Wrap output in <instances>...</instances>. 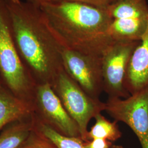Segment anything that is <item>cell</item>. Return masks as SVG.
<instances>
[{
	"instance_id": "obj_1",
	"label": "cell",
	"mask_w": 148,
	"mask_h": 148,
	"mask_svg": "<svg viewBox=\"0 0 148 148\" xmlns=\"http://www.w3.org/2000/svg\"><path fill=\"white\" fill-rule=\"evenodd\" d=\"M11 30L21 60L36 85H52L64 69V46L49 27L40 7L5 0Z\"/></svg>"
},
{
	"instance_id": "obj_15",
	"label": "cell",
	"mask_w": 148,
	"mask_h": 148,
	"mask_svg": "<svg viewBox=\"0 0 148 148\" xmlns=\"http://www.w3.org/2000/svg\"><path fill=\"white\" fill-rule=\"evenodd\" d=\"M35 116V125L37 129L53 142L58 148H85V141L81 138L64 136L54 131ZM110 148H124L122 145L113 144Z\"/></svg>"
},
{
	"instance_id": "obj_10",
	"label": "cell",
	"mask_w": 148,
	"mask_h": 148,
	"mask_svg": "<svg viewBox=\"0 0 148 148\" xmlns=\"http://www.w3.org/2000/svg\"><path fill=\"white\" fill-rule=\"evenodd\" d=\"M35 114L33 103L18 97L5 85H0V131L13 122Z\"/></svg>"
},
{
	"instance_id": "obj_17",
	"label": "cell",
	"mask_w": 148,
	"mask_h": 148,
	"mask_svg": "<svg viewBox=\"0 0 148 148\" xmlns=\"http://www.w3.org/2000/svg\"><path fill=\"white\" fill-rule=\"evenodd\" d=\"M70 2L83 3L98 8H106L111 3L110 0H48L47 2Z\"/></svg>"
},
{
	"instance_id": "obj_12",
	"label": "cell",
	"mask_w": 148,
	"mask_h": 148,
	"mask_svg": "<svg viewBox=\"0 0 148 148\" xmlns=\"http://www.w3.org/2000/svg\"><path fill=\"white\" fill-rule=\"evenodd\" d=\"M34 126V114L10 124L0 132V148H19L27 140Z\"/></svg>"
},
{
	"instance_id": "obj_4",
	"label": "cell",
	"mask_w": 148,
	"mask_h": 148,
	"mask_svg": "<svg viewBox=\"0 0 148 148\" xmlns=\"http://www.w3.org/2000/svg\"><path fill=\"white\" fill-rule=\"evenodd\" d=\"M51 86L65 110L79 128L81 138L87 142L88 125L90 120L106 110V103L87 95L64 69Z\"/></svg>"
},
{
	"instance_id": "obj_18",
	"label": "cell",
	"mask_w": 148,
	"mask_h": 148,
	"mask_svg": "<svg viewBox=\"0 0 148 148\" xmlns=\"http://www.w3.org/2000/svg\"><path fill=\"white\" fill-rule=\"evenodd\" d=\"M112 143L101 138H95L88 142H85V148H110Z\"/></svg>"
},
{
	"instance_id": "obj_21",
	"label": "cell",
	"mask_w": 148,
	"mask_h": 148,
	"mask_svg": "<svg viewBox=\"0 0 148 148\" xmlns=\"http://www.w3.org/2000/svg\"><path fill=\"white\" fill-rule=\"evenodd\" d=\"M0 79H1V77H0ZM1 83H2V81H1V79H0V85L1 84Z\"/></svg>"
},
{
	"instance_id": "obj_14",
	"label": "cell",
	"mask_w": 148,
	"mask_h": 148,
	"mask_svg": "<svg viewBox=\"0 0 148 148\" xmlns=\"http://www.w3.org/2000/svg\"><path fill=\"white\" fill-rule=\"evenodd\" d=\"M95 119V123L87 134V142L95 138H101L113 142L121 137V131L116 121H110L101 113L98 114Z\"/></svg>"
},
{
	"instance_id": "obj_20",
	"label": "cell",
	"mask_w": 148,
	"mask_h": 148,
	"mask_svg": "<svg viewBox=\"0 0 148 148\" xmlns=\"http://www.w3.org/2000/svg\"><path fill=\"white\" fill-rule=\"evenodd\" d=\"M117 1H118V0H110V2H111V3H112V2H114Z\"/></svg>"
},
{
	"instance_id": "obj_19",
	"label": "cell",
	"mask_w": 148,
	"mask_h": 148,
	"mask_svg": "<svg viewBox=\"0 0 148 148\" xmlns=\"http://www.w3.org/2000/svg\"><path fill=\"white\" fill-rule=\"evenodd\" d=\"M48 0H27V2L31 3L34 5L40 7L43 3L47 2Z\"/></svg>"
},
{
	"instance_id": "obj_11",
	"label": "cell",
	"mask_w": 148,
	"mask_h": 148,
	"mask_svg": "<svg viewBox=\"0 0 148 148\" xmlns=\"http://www.w3.org/2000/svg\"><path fill=\"white\" fill-rule=\"evenodd\" d=\"M148 25V19H112L109 33L114 41H139Z\"/></svg>"
},
{
	"instance_id": "obj_16",
	"label": "cell",
	"mask_w": 148,
	"mask_h": 148,
	"mask_svg": "<svg viewBox=\"0 0 148 148\" xmlns=\"http://www.w3.org/2000/svg\"><path fill=\"white\" fill-rule=\"evenodd\" d=\"M18 148H58L35 126L27 140Z\"/></svg>"
},
{
	"instance_id": "obj_9",
	"label": "cell",
	"mask_w": 148,
	"mask_h": 148,
	"mask_svg": "<svg viewBox=\"0 0 148 148\" xmlns=\"http://www.w3.org/2000/svg\"><path fill=\"white\" fill-rule=\"evenodd\" d=\"M123 84L131 95L148 87V25L130 59Z\"/></svg>"
},
{
	"instance_id": "obj_13",
	"label": "cell",
	"mask_w": 148,
	"mask_h": 148,
	"mask_svg": "<svg viewBox=\"0 0 148 148\" xmlns=\"http://www.w3.org/2000/svg\"><path fill=\"white\" fill-rule=\"evenodd\" d=\"M106 10L112 19H148L147 0H118L111 3Z\"/></svg>"
},
{
	"instance_id": "obj_8",
	"label": "cell",
	"mask_w": 148,
	"mask_h": 148,
	"mask_svg": "<svg viewBox=\"0 0 148 148\" xmlns=\"http://www.w3.org/2000/svg\"><path fill=\"white\" fill-rule=\"evenodd\" d=\"M102 57L79 53L64 48V69L85 92L95 99L104 92Z\"/></svg>"
},
{
	"instance_id": "obj_7",
	"label": "cell",
	"mask_w": 148,
	"mask_h": 148,
	"mask_svg": "<svg viewBox=\"0 0 148 148\" xmlns=\"http://www.w3.org/2000/svg\"><path fill=\"white\" fill-rule=\"evenodd\" d=\"M34 105L37 119L64 136L81 138L79 128L48 84L36 85Z\"/></svg>"
},
{
	"instance_id": "obj_6",
	"label": "cell",
	"mask_w": 148,
	"mask_h": 148,
	"mask_svg": "<svg viewBox=\"0 0 148 148\" xmlns=\"http://www.w3.org/2000/svg\"><path fill=\"white\" fill-rule=\"evenodd\" d=\"M139 41H114L103 54L104 92L108 98L124 99L131 95L123 83L130 59Z\"/></svg>"
},
{
	"instance_id": "obj_2",
	"label": "cell",
	"mask_w": 148,
	"mask_h": 148,
	"mask_svg": "<svg viewBox=\"0 0 148 148\" xmlns=\"http://www.w3.org/2000/svg\"><path fill=\"white\" fill-rule=\"evenodd\" d=\"M40 8L66 48L102 57L114 41L109 33L112 19L106 8L70 2H46Z\"/></svg>"
},
{
	"instance_id": "obj_3",
	"label": "cell",
	"mask_w": 148,
	"mask_h": 148,
	"mask_svg": "<svg viewBox=\"0 0 148 148\" xmlns=\"http://www.w3.org/2000/svg\"><path fill=\"white\" fill-rule=\"evenodd\" d=\"M0 77L14 95L34 104L36 84L16 47L5 0H0Z\"/></svg>"
},
{
	"instance_id": "obj_5",
	"label": "cell",
	"mask_w": 148,
	"mask_h": 148,
	"mask_svg": "<svg viewBox=\"0 0 148 148\" xmlns=\"http://www.w3.org/2000/svg\"><path fill=\"white\" fill-rule=\"evenodd\" d=\"M105 111L132 130L142 148H148V87L122 99L108 98Z\"/></svg>"
}]
</instances>
